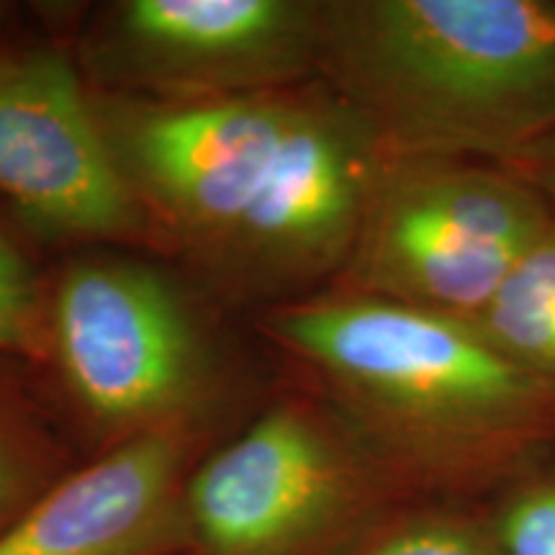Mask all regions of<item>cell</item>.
<instances>
[{"instance_id":"10","label":"cell","mask_w":555,"mask_h":555,"mask_svg":"<svg viewBox=\"0 0 555 555\" xmlns=\"http://www.w3.org/2000/svg\"><path fill=\"white\" fill-rule=\"evenodd\" d=\"M78 466L37 371L0 356V538Z\"/></svg>"},{"instance_id":"15","label":"cell","mask_w":555,"mask_h":555,"mask_svg":"<svg viewBox=\"0 0 555 555\" xmlns=\"http://www.w3.org/2000/svg\"><path fill=\"white\" fill-rule=\"evenodd\" d=\"M502 168L512 170L515 176L532 185L547 204H555V129L540 137L535 144H530L525 152L512 159V163L502 165Z\"/></svg>"},{"instance_id":"14","label":"cell","mask_w":555,"mask_h":555,"mask_svg":"<svg viewBox=\"0 0 555 555\" xmlns=\"http://www.w3.org/2000/svg\"><path fill=\"white\" fill-rule=\"evenodd\" d=\"M502 555H555V478H538L506 499L491 527Z\"/></svg>"},{"instance_id":"8","label":"cell","mask_w":555,"mask_h":555,"mask_svg":"<svg viewBox=\"0 0 555 555\" xmlns=\"http://www.w3.org/2000/svg\"><path fill=\"white\" fill-rule=\"evenodd\" d=\"M322 21L324 0H111L69 39L99 93L196 103L319 80Z\"/></svg>"},{"instance_id":"3","label":"cell","mask_w":555,"mask_h":555,"mask_svg":"<svg viewBox=\"0 0 555 555\" xmlns=\"http://www.w3.org/2000/svg\"><path fill=\"white\" fill-rule=\"evenodd\" d=\"M319 78L388 157L506 165L555 129V3L324 0Z\"/></svg>"},{"instance_id":"5","label":"cell","mask_w":555,"mask_h":555,"mask_svg":"<svg viewBox=\"0 0 555 555\" xmlns=\"http://www.w3.org/2000/svg\"><path fill=\"white\" fill-rule=\"evenodd\" d=\"M393 483L307 386H281L183 491L185 555H339Z\"/></svg>"},{"instance_id":"1","label":"cell","mask_w":555,"mask_h":555,"mask_svg":"<svg viewBox=\"0 0 555 555\" xmlns=\"http://www.w3.org/2000/svg\"><path fill=\"white\" fill-rule=\"evenodd\" d=\"M93 103L155 255L219 307L258 317L343 273L386 150L330 82L196 103L93 90Z\"/></svg>"},{"instance_id":"12","label":"cell","mask_w":555,"mask_h":555,"mask_svg":"<svg viewBox=\"0 0 555 555\" xmlns=\"http://www.w3.org/2000/svg\"><path fill=\"white\" fill-rule=\"evenodd\" d=\"M18 221L0 206V356L34 371L47 358L50 268Z\"/></svg>"},{"instance_id":"16","label":"cell","mask_w":555,"mask_h":555,"mask_svg":"<svg viewBox=\"0 0 555 555\" xmlns=\"http://www.w3.org/2000/svg\"><path fill=\"white\" fill-rule=\"evenodd\" d=\"M18 16H21L18 5L5 3V0H0V41L11 39L13 34H18V31H21V26H18Z\"/></svg>"},{"instance_id":"11","label":"cell","mask_w":555,"mask_h":555,"mask_svg":"<svg viewBox=\"0 0 555 555\" xmlns=\"http://www.w3.org/2000/svg\"><path fill=\"white\" fill-rule=\"evenodd\" d=\"M470 322L506 358L555 391V217Z\"/></svg>"},{"instance_id":"13","label":"cell","mask_w":555,"mask_h":555,"mask_svg":"<svg viewBox=\"0 0 555 555\" xmlns=\"http://www.w3.org/2000/svg\"><path fill=\"white\" fill-rule=\"evenodd\" d=\"M339 555H502L491 530L442 509L380 515Z\"/></svg>"},{"instance_id":"7","label":"cell","mask_w":555,"mask_h":555,"mask_svg":"<svg viewBox=\"0 0 555 555\" xmlns=\"http://www.w3.org/2000/svg\"><path fill=\"white\" fill-rule=\"evenodd\" d=\"M0 206L39 247L155 255L69 34L0 41Z\"/></svg>"},{"instance_id":"6","label":"cell","mask_w":555,"mask_h":555,"mask_svg":"<svg viewBox=\"0 0 555 555\" xmlns=\"http://www.w3.org/2000/svg\"><path fill=\"white\" fill-rule=\"evenodd\" d=\"M551 219V204L502 165L386 155L330 288L470 322Z\"/></svg>"},{"instance_id":"9","label":"cell","mask_w":555,"mask_h":555,"mask_svg":"<svg viewBox=\"0 0 555 555\" xmlns=\"http://www.w3.org/2000/svg\"><path fill=\"white\" fill-rule=\"evenodd\" d=\"M214 440L168 429L88 457L0 538V555H185V481Z\"/></svg>"},{"instance_id":"4","label":"cell","mask_w":555,"mask_h":555,"mask_svg":"<svg viewBox=\"0 0 555 555\" xmlns=\"http://www.w3.org/2000/svg\"><path fill=\"white\" fill-rule=\"evenodd\" d=\"M219 309L142 249H73L54 262L37 376L88 457L168 429L219 435L247 388Z\"/></svg>"},{"instance_id":"2","label":"cell","mask_w":555,"mask_h":555,"mask_svg":"<svg viewBox=\"0 0 555 555\" xmlns=\"http://www.w3.org/2000/svg\"><path fill=\"white\" fill-rule=\"evenodd\" d=\"M255 327L393 483H466L553 429V388L468 319L324 288Z\"/></svg>"}]
</instances>
